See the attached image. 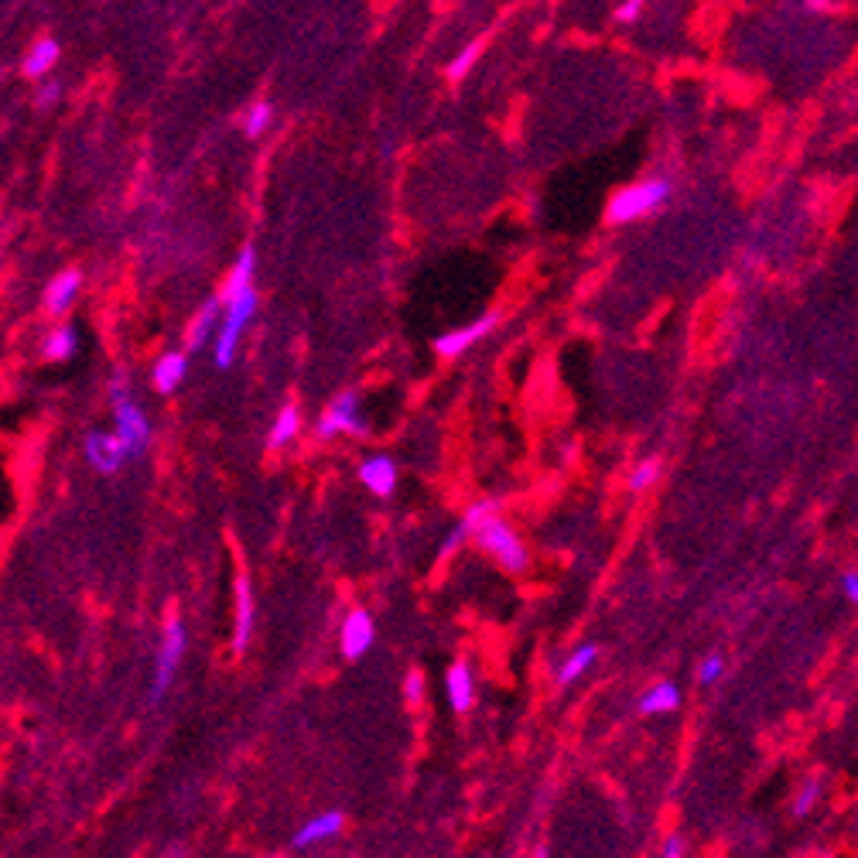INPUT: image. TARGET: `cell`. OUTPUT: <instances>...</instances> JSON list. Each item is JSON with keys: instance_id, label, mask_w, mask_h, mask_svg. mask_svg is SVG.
Listing matches in <instances>:
<instances>
[{"instance_id": "6da1fadb", "label": "cell", "mask_w": 858, "mask_h": 858, "mask_svg": "<svg viewBox=\"0 0 858 858\" xmlns=\"http://www.w3.org/2000/svg\"><path fill=\"white\" fill-rule=\"evenodd\" d=\"M670 199V181L667 178H643L636 186H627L619 189L612 199H609V210H606V219L609 223H633V219H643L646 213H654L657 205H664Z\"/></svg>"}, {"instance_id": "7a4b0ae2", "label": "cell", "mask_w": 858, "mask_h": 858, "mask_svg": "<svg viewBox=\"0 0 858 858\" xmlns=\"http://www.w3.org/2000/svg\"><path fill=\"white\" fill-rule=\"evenodd\" d=\"M476 540H479V548L489 551L507 571H520V568L527 564L524 540H520V534L507 524V520H500V516L482 520V524L476 527Z\"/></svg>"}, {"instance_id": "3957f363", "label": "cell", "mask_w": 858, "mask_h": 858, "mask_svg": "<svg viewBox=\"0 0 858 858\" xmlns=\"http://www.w3.org/2000/svg\"><path fill=\"white\" fill-rule=\"evenodd\" d=\"M186 646H189V636H186V627H181L178 619H168L165 622V633H162V646H158V664H154V681H151V701H162L175 681V670L186 657Z\"/></svg>"}, {"instance_id": "277c9868", "label": "cell", "mask_w": 858, "mask_h": 858, "mask_svg": "<svg viewBox=\"0 0 858 858\" xmlns=\"http://www.w3.org/2000/svg\"><path fill=\"white\" fill-rule=\"evenodd\" d=\"M253 311H257V291H247L237 301L226 305V319L219 322V332H216V367H229L233 362L237 343H240L243 329L250 325Z\"/></svg>"}, {"instance_id": "5b68a950", "label": "cell", "mask_w": 858, "mask_h": 858, "mask_svg": "<svg viewBox=\"0 0 858 858\" xmlns=\"http://www.w3.org/2000/svg\"><path fill=\"white\" fill-rule=\"evenodd\" d=\"M362 434L367 431V421L359 418V397L356 394H339L329 410L319 418V434L322 438H332V434Z\"/></svg>"}, {"instance_id": "8992f818", "label": "cell", "mask_w": 858, "mask_h": 858, "mask_svg": "<svg viewBox=\"0 0 858 858\" xmlns=\"http://www.w3.org/2000/svg\"><path fill=\"white\" fill-rule=\"evenodd\" d=\"M497 322H500L497 311H486V315H479L476 322H469L465 329H455V332L438 335V339H434L438 356H458V353H465V349H473L479 339H486V335H489L492 329H497Z\"/></svg>"}, {"instance_id": "52a82bcc", "label": "cell", "mask_w": 858, "mask_h": 858, "mask_svg": "<svg viewBox=\"0 0 858 858\" xmlns=\"http://www.w3.org/2000/svg\"><path fill=\"white\" fill-rule=\"evenodd\" d=\"M377 640V627H373V616L367 609H353L343 622V633H339V643H343V654L346 660H359L367 657V650L373 646Z\"/></svg>"}, {"instance_id": "ba28073f", "label": "cell", "mask_w": 858, "mask_h": 858, "mask_svg": "<svg viewBox=\"0 0 858 858\" xmlns=\"http://www.w3.org/2000/svg\"><path fill=\"white\" fill-rule=\"evenodd\" d=\"M86 458L96 473L114 476L127 458V449L114 431H93V434H86Z\"/></svg>"}, {"instance_id": "9c48e42d", "label": "cell", "mask_w": 858, "mask_h": 858, "mask_svg": "<svg viewBox=\"0 0 858 858\" xmlns=\"http://www.w3.org/2000/svg\"><path fill=\"white\" fill-rule=\"evenodd\" d=\"M127 455L130 452H144L147 449V438H151V425H147V414L134 404V401H123L117 404V431H114Z\"/></svg>"}, {"instance_id": "30bf717a", "label": "cell", "mask_w": 858, "mask_h": 858, "mask_svg": "<svg viewBox=\"0 0 858 858\" xmlns=\"http://www.w3.org/2000/svg\"><path fill=\"white\" fill-rule=\"evenodd\" d=\"M343 827H346V814H343V811H322V814H315V818H308V821L295 831L291 848L305 851V848H315V845H322V842H332Z\"/></svg>"}, {"instance_id": "8fae6325", "label": "cell", "mask_w": 858, "mask_h": 858, "mask_svg": "<svg viewBox=\"0 0 858 858\" xmlns=\"http://www.w3.org/2000/svg\"><path fill=\"white\" fill-rule=\"evenodd\" d=\"M359 479L373 497H390L397 486V462L390 455H367L359 462Z\"/></svg>"}, {"instance_id": "7c38bea8", "label": "cell", "mask_w": 858, "mask_h": 858, "mask_svg": "<svg viewBox=\"0 0 858 858\" xmlns=\"http://www.w3.org/2000/svg\"><path fill=\"white\" fill-rule=\"evenodd\" d=\"M445 694H449V705L452 712H469L473 708V701H476V678H473V667L458 660L449 667L445 674Z\"/></svg>"}, {"instance_id": "4fadbf2b", "label": "cell", "mask_w": 858, "mask_h": 858, "mask_svg": "<svg viewBox=\"0 0 858 858\" xmlns=\"http://www.w3.org/2000/svg\"><path fill=\"white\" fill-rule=\"evenodd\" d=\"M83 288V274L80 271H62L48 281V288H45V308L51 311V315H62V311L75 301V295H80Z\"/></svg>"}, {"instance_id": "5bb4252c", "label": "cell", "mask_w": 858, "mask_h": 858, "mask_svg": "<svg viewBox=\"0 0 858 858\" xmlns=\"http://www.w3.org/2000/svg\"><path fill=\"white\" fill-rule=\"evenodd\" d=\"M497 510H500V503L497 500H482V503H476L469 513L462 516V524L449 534V540H445V548L438 551V558H445V555H452L458 544H462V537H469V534H476V527L482 524V520H489V516H497Z\"/></svg>"}, {"instance_id": "9a60e30c", "label": "cell", "mask_w": 858, "mask_h": 858, "mask_svg": "<svg viewBox=\"0 0 858 858\" xmlns=\"http://www.w3.org/2000/svg\"><path fill=\"white\" fill-rule=\"evenodd\" d=\"M189 373V356L186 353H165L158 362H154V386H158V394H171L178 390V383L186 380Z\"/></svg>"}, {"instance_id": "2e32d148", "label": "cell", "mask_w": 858, "mask_h": 858, "mask_svg": "<svg viewBox=\"0 0 858 858\" xmlns=\"http://www.w3.org/2000/svg\"><path fill=\"white\" fill-rule=\"evenodd\" d=\"M253 264H257V253H253V247H247V250L237 257V264H233L229 277H226V288H223L226 305L237 301V298L247 295V291H253Z\"/></svg>"}, {"instance_id": "e0dca14e", "label": "cell", "mask_w": 858, "mask_h": 858, "mask_svg": "<svg viewBox=\"0 0 858 858\" xmlns=\"http://www.w3.org/2000/svg\"><path fill=\"white\" fill-rule=\"evenodd\" d=\"M250 630H253V592H250V579L240 575L237 579V630H233V646L247 650Z\"/></svg>"}, {"instance_id": "ac0fdd59", "label": "cell", "mask_w": 858, "mask_h": 858, "mask_svg": "<svg viewBox=\"0 0 858 858\" xmlns=\"http://www.w3.org/2000/svg\"><path fill=\"white\" fill-rule=\"evenodd\" d=\"M678 708H681V691H678V684H670V681L654 684L640 698V712L643 715H670Z\"/></svg>"}, {"instance_id": "d6986e66", "label": "cell", "mask_w": 858, "mask_h": 858, "mask_svg": "<svg viewBox=\"0 0 858 858\" xmlns=\"http://www.w3.org/2000/svg\"><path fill=\"white\" fill-rule=\"evenodd\" d=\"M213 332H219V301H210V305H202V308L195 311V319H192V325H189V335H186L189 349H192V353L202 349L205 343L213 339Z\"/></svg>"}, {"instance_id": "ffe728a7", "label": "cell", "mask_w": 858, "mask_h": 858, "mask_svg": "<svg viewBox=\"0 0 858 858\" xmlns=\"http://www.w3.org/2000/svg\"><path fill=\"white\" fill-rule=\"evenodd\" d=\"M56 62H59V41L41 38V41L28 51V59H24V75H32V80H41V75H48L51 69H56Z\"/></svg>"}, {"instance_id": "44dd1931", "label": "cell", "mask_w": 858, "mask_h": 858, "mask_svg": "<svg viewBox=\"0 0 858 858\" xmlns=\"http://www.w3.org/2000/svg\"><path fill=\"white\" fill-rule=\"evenodd\" d=\"M595 657H599V646L595 643H585V646H579L575 654H571L564 664H561V670H558V684L561 688H568V684H575L582 674L595 664Z\"/></svg>"}, {"instance_id": "7402d4cb", "label": "cell", "mask_w": 858, "mask_h": 858, "mask_svg": "<svg viewBox=\"0 0 858 858\" xmlns=\"http://www.w3.org/2000/svg\"><path fill=\"white\" fill-rule=\"evenodd\" d=\"M298 431H301V410H298V407H281V414H277L274 425H271L267 445H271V449H284Z\"/></svg>"}, {"instance_id": "603a6c76", "label": "cell", "mask_w": 858, "mask_h": 858, "mask_svg": "<svg viewBox=\"0 0 858 858\" xmlns=\"http://www.w3.org/2000/svg\"><path fill=\"white\" fill-rule=\"evenodd\" d=\"M821 794H824L821 776H808V779H803V787L797 790L794 803H790V814H794L797 821H803V818H808V814L818 808V803H821Z\"/></svg>"}, {"instance_id": "cb8c5ba5", "label": "cell", "mask_w": 858, "mask_h": 858, "mask_svg": "<svg viewBox=\"0 0 858 858\" xmlns=\"http://www.w3.org/2000/svg\"><path fill=\"white\" fill-rule=\"evenodd\" d=\"M72 353H75V329H69V325L51 329L48 339H45V356L48 359H69Z\"/></svg>"}, {"instance_id": "d4e9b609", "label": "cell", "mask_w": 858, "mask_h": 858, "mask_svg": "<svg viewBox=\"0 0 858 858\" xmlns=\"http://www.w3.org/2000/svg\"><path fill=\"white\" fill-rule=\"evenodd\" d=\"M271 120H274V107H271V103H253V107L247 110V134H250V138H260V134H264V130L271 127Z\"/></svg>"}, {"instance_id": "484cf974", "label": "cell", "mask_w": 858, "mask_h": 858, "mask_svg": "<svg viewBox=\"0 0 858 858\" xmlns=\"http://www.w3.org/2000/svg\"><path fill=\"white\" fill-rule=\"evenodd\" d=\"M660 479V462L657 458H643L636 469L630 473V489H646V486H654Z\"/></svg>"}, {"instance_id": "4316f807", "label": "cell", "mask_w": 858, "mask_h": 858, "mask_svg": "<svg viewBox=\"0 0 858 858\" xmlns=\"http://www.w3.org/2000/svg\"><path fill=\"white\" fill-rule=\"evenodd\" d=\"M479 51H482V41H473L469 48H462V51H458V56L452 59V65H449V75H452V80H462V75L476 65Z\"/></svg>"}, {"instance_id": "83f0119b", "label": "cell", "mask_w": 858, "mask_h": 858, "mask_svg": "<svg viewBox=\"0 0 858 858\" xmlns=\"http://www.w3.org/2000/svg\"><path fill=\"white\" fill-rule=\"evenodd\" d=\"M722 667H725V660L718 654L705 657V660H701V667H698V681L701 684H715L722 678Z\"/></svg>"}, {"instance_id": "f1b7e54d", "label": "cell", "mask_w": 858, "mask_h": 858, "mask_svg": "<svg viewBox=\"0 0 858 858\" xmlns=\"http://www.w3.org/2000/svg\"><path fill=\"white\" fill-rule=\"evenodd\" d=\"M404 694H407V701H414V705H418V701H421V694H425V678H421L418 670H410V674H407Z\"/></svg>"}, {"instance_id": "f546056e", "label": "cell", "mask_w": 858, "mask_h": 858, "mask_svg": "<svg viewBox=\"0 0 858 858\" xmlns=\"http://www.w3.org/2000/svg\"><path fill=\"white\" fill-rule=\"evenodd\" d=\"M59 96H62V86H59V83H41V90H38L35 103H38V107L45 110V107H51V103H56Z\"/></svg>"}, {"instance_id": "4dcf8cb0", "label": "cell", "mask_w": 858, "mask_h": 858, "mask_svg": "<svg viewBox=\"0 0 858 858\" xmlns=\"http://www.w3.org/2000/svg\"><path fill=\"white\" fill-rule=\"evenodd\" d=\"M110 397H114V404H123V401H130V383H127V377H123V373L110 377Z\"/></svg>"}, {"instance_id": "1f68e13d", "label": "cell", "mask_w": 858, "mask_h": 858, "mask_svg": "<svg viewBox=\"0 0 858 858\" xmlns=\"http://www.w3.org/2000/svg\"><path fill=\"white\" fill-rule=\"evenodd\" d=\"M660 858H688L684 838H681V835H670V838L664 842V851H660Z\"/></svg>"}, {"instance_id": "d6a6232c", "label": "cell", "mask_w": 858, "mask_h": 858, "mask_svg": "<svg viewBox=\"0 0 858 858\" xmlns=\"http://www.w3.org/2000/svg\"><path fill=\"white\" fill-rule=\"evenodd\" d=\"M640 11H643V4H640V0H630V4H619V8H616V21H622V24H630L633 17H640Z\"/></svg>"}, {"instance_id": "836d02e7", "label": "cell", "mask_w": 858, "mask_h": 858, "mask_svg": "<svg viewBox=\"0 0 858 858\" xmlns=\"http://www.w3.org/2000/svg\"><path fill=\"white\" fill-rule=\"evenodd\" d=\"M842 592L848 595L851 603H858V571H845V575H842Z\"/></svg>"}, {"instance_id": "e575fe53", "label": "cell", "mask_w": 858, "mask_h": 858, "mask_svg": "<svg viewBox=\"0 0 858 858\" xmlns=\"http://www.w3.org/2000/svg\"><path fill=\"white\" fill-rule=\"evenodd\" d=\"M165 858H186V845H175Z\"/></svg>"}, {"instance_id": "d590c367", "label": "cell", "mask_w": 858, "mask_h": 858, "mask_svg": "<svg viewBox=\"0 0 858 858\" xmlns=\"http://www.w3.org/2000/svg\"><path fill=\"white\" fill-rule=\"evenodd\" d=\"M534 858H551V855H548V848H544V845H537V851H534Z\"/></svg>"}]
</instances>
